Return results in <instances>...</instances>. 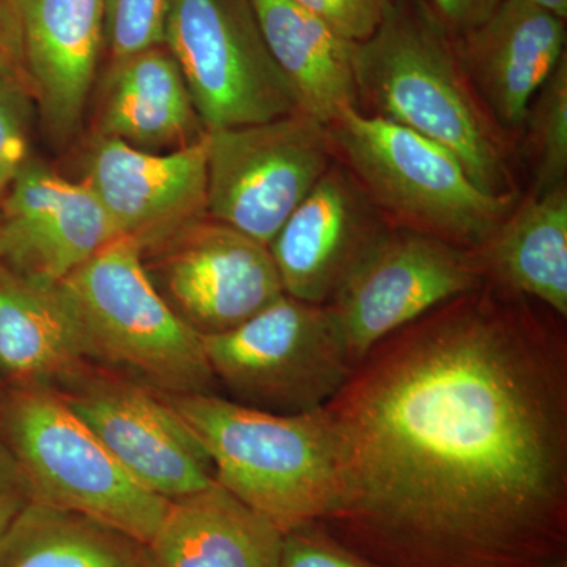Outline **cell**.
I'll return each mask as SVG.
<instances>
[{
	"label": "cell",
	"mask_w": 567,
	"mask_h": 567,
	"mask_svg": "<svg viewBox=\"0 0 567 567\" xmlns=\"http://www.w3.org/2000/svg\"><path fill=\"white\" fill-rule=\"evenodd\" d=\"M561 320L486 282L372 347L319 410V524L382 567L566 565Z\"/></svg>",
	"instance_id": "cell-1"
},
{
	"label": "cell",
	"mask_w": 567,
	"mask_h": 567,
	"mask_svg": "<svg viewBox=\"0 0 567 567\" xmlns=\"http://www.w3.org/2000/svg\"><path fill=\"white\" fill-rule=\"evenodd\" d=\"M358 99L375 115L443 145L480 188L507 192L505 153L458 62L453 39L420 0H390L369 39L354 44Z\"/></svg>",
	"instance_id": "cell-2"
},
{
	"label": "cell",
	"mask_w": 567,
	"mask_h": 567,
	"mask_svg": "<svg viewBox=\"0 0 567 567\" xmlns=\"http://www.w3.org/2000/svg\"><path fill=\"white\" fill-rule=\"evenodd\" d=\"M58 286L85 360L162 394H216L203 336L166 303L136 241L115 238Z\"/></svg>",
	"instance_id": "cell-3"
},
{
	"label": "cell",
	"mask_w": 567,
	"mask_h": 567,
	"mask_svg": "<svg viewBox=\"0 0 567 567\" xmlns=\"http://www.w3.org/2000/svg\"><path fill=\"white\" fill-rule=\"evenodd\" d=\"M163 395L210 457L215 480L284 535L324 516L333 457L319 410L275 415L218 394Z\"/></svg>",
	"instance_id": "cell-4"
},
{
	"label": "cell",
	"mask_w": 567,
	"mask_h": 567,
	"mask_svg": "<svg viewBox=\"0 0 567 567\" xmlns=\"http://www.w3.org/2000/svg\"><path fill=\"white\" fill-rule=\"evenodd\" d=\"M0 442L32 502L95 518L147 546L169 502L142 486L48 383L0 391Z\"/></svg>",
	"instance_id": "cell-5"
},
{
	"label": "cell",
	"mask_w": 567,
	"mask_h": 567,
	"mask_svg": "<svg viewBox=\"0 0 567 567\" xmlns=\"http://www.w3.org/2000/svg\"><path fill=\"white\" fill-rule=\"evenodd\" d=\"M327 130L349 173L395 227L475 251L513 208V194L484 192L454 153L399 123L350 106Z\"/></svg>",
	"instance_id": "cell-6"
},
{
	"label": "cell",
	"mask_w": 567,
	"mask_h": 567,
	"mask_svg": "<svg viewBox=\"0 0 567 567\" xmlns=\"http://www.w3.org/2000/svg\"><path fill=\"white\" fill-rule=\"evenodd\" d=\"M203 342L216 382L233 401L275 415L317 412L353 369L331 306L286 293L240 327Z\"/></svg>",
	"instance_id": "cell-7"
},
{
	"label": "cell",
	"mask_w": 567,
	"mask_h": 567,
	"mask_svg": "<svg viewBox=\"0 0 567 567\" xmlns=\"http://www.w3.org/2000/svg\"><path fill=\"white\" fill-rule=\"evenodd\" d=\"M166 47L205 132L301 112L265 43L252 0H173Z\"/></svg>",
	"instance_id": "cell-8"
},
{
	"label": "cell",
	"mask_w": 567,
	"mask_h": 567,
	"mask_svg": "<svg viewBox=\"0 0 567 567\" xmlns=\"http://www.w3.org/2000/svg\"><path fill=\"white\" fill-rule=\"evenodd\" d=\"M207 218L270 246L333 164L327 126L303 114L205 132Z\"/></svg>",
	"instance_id": "cell-9"
},
{
	"label": "cell",
	"mask_w": 567,
	"mask_h": 567,
	"mask_svg": "<svg viewBox=\"0 0 567 567\" xmlns=\"http://www.w3.org/2000/svg\"><path fill=\"white\" fill-rule=\"evenodd\" d=\"M52 386L153 494L173 502L215 481L199 440L158 391L91 361Z\"/></svg>",
	"instance_id": "cell-10"
},
{
	"label": "cell",
	"mask_w": 567,
	"mask_h": 567,
	"mask_svg": "<svg viewBox=\"0 0 567 567\" xmlns=\"http://www.w3.org/2000/svg\"><path fill=\"white\" fill-rule=\"evenodd\" d=\"M486 282L468 249L390 226L330 306L354 365L388 336Z\"/></svg>",
	"instance_id": "cell-11"
},
{
	"label": "cell",
	"mask_w": 567,
	"mask_h": 567,
	"mask_svg": "<svg viewBox=\"0 0 567 567\" xmlns=\"http://www.w3.org/2000/svg\"><path fill=\"white\" fill-rule=\"evenodd\" d=\"M145 256L166 303L203 338L240 327L284 295L270 248L210 218Z\"/></svg>",
	"instance_id": "cell-12"
},
{
	"label": "cell",
	"mask_w": 567,
	"mask_h": 567,
	"mask_svg": "<svg viewBox=\"0 0 567 567\" xmlns=\"http://www.w3.org/2000/svg\"><path fill=\"white\" fill-rule=\"evenodd\" d=\"M82 183L99 197L118 237L136 241L144 256L207 218V140L155 153L96 134Z\"/></svg>",
	"instance_id": "cell-13"
},
{
	"label": "cell",
	"mask_w": 567,
	"mask_h": 567,
	"mask_svg": "<svg viewBox=\"0 0 567 567\" xmlns=\"http://www.w3.org/2000/svg\"><path fill=\"white\" fill-rule=\"evenodd\" d=\"M2 262L32 281L54 286L118 237L84 183L66 181L29 159L0 204Z\"/></svg>",
	"instance_id": "cell-14"
},
{
	"label": "cell",
	"mask_w": 567,
	"mask_h": 567,
	"mask_svg": "<svg viewBox=\"0 0 567 567\" xmlns=\"http://www.w3.org/2000/svg\"><path fill=\"white\" fill-rule=\"evenodd\" d=\"M388 227L352 174L331 166L268 246L284 293L330 305Z\"/></svg>",
	"instance_id": "cell-15"
},
{
	"label": "cell",
	"mask_w": 567,
	"mask_h": 567,
	"mask_svg": "<svg viewBox=\"0 0 567 567\" xmlns=\"http://www.w3.org/2000/svg\"><path fill=\"white\" fill-rule=\"evenodd\" d=\"M22 65L44 128L73 136L104 51L103 0H9Z\"/></svg>",
	"instance_id": "cell-16"
},
{
	"label": "cell",
	"mask_w": 567,
	"mask_h": 567,
	"mask_svg": "<svg viewBox=\"0 0 567 567\" xmlns=\"http://www.w3.org/2000/svg\"><path fill=\"white\" fill-rule=\"evenodd\" d=\"M453 43L477 99L496 122L517 128L566 58V20L535 0H502Z\"/></svg>",
	"instance_id": "cell-17"
},
{
	"label": "cell",
	"mask_w": 567,
	"mask_h": 567,
	"mask_svg": "<svg viewBox=\"0 0 567 567\" xmlns=\"http://www.w3.org/2000/svg\"><path fill=\"white\" fill-rule=\"evenodd\" d=\"M96 134L155 153L203 140V122L166 44L111 61L100 95Z\"/></svg>",
	"instance_id": "cell-18"
},
{
	"label": "cell",
	"mask_w": 567,
	"mask_h": 567,
	"mask_svg": "<svg viewBox=\"0 0 567 567\" xmlns=\"http://www.w3.org/2000/svg\"><path fill=\"white\" fill-rule=\"evenodd\" d=\"M284 533L218 481L173 499L147 544L152 567H278Z\"/></svg>",
	"instance_id": "cell-19"
},
{
	"label": "cell",
	"mask_w": 567,
	"mask_h": 567,
	"mask_svg": "<svg viewBox=\"0 0 567 567\" xmlns=\"http://www.w3.org/2000/svg\"><path fill=\"white\" fill-rule=\"evenodd\" d=\"M260 31L300 111L322 125L358 106L354 44L292 0H252Z\"/></svg>",
	"instance_id": "cell-20"
},
{
	"label": "cell",
	"mask_w": 567,
	"mask_h": 567,
	"mask_svg": "<svg viewBox=\"0 0 567 567\" xmlns=\"http://www.w3.org/2000/svg\"><path fill=\"white\" fill-rule=\"evenodd\" d=\"M487 282L567 317V188L533 196L472 251Z\"/></svg>",
	"instance_id": "cell-21"
},
{
	"label": "cell",
	"mask_w": 567,
	"mask_h": 567,
	"mask_svg": "<svg viewBox=\"0 0 567 567\" xmlns=\"http://www.w3.org/2000/svg\"><path fill=\"white\" fill-rule=\"evenodd\" d=\"M84 361L80 328L58 284L32 281L0 260V379L54 385Z\"/></svg>",
	"instance_id": "cell-22"
},
{
	"label": "cell",
	"mask_w": 567,
	"mask_h": 567,
	"mask_svg": "<svg viewBox=\"0 0 567 567\" xmlns=\"http://www.w3.org/2000/svg\"><path fill=\"white\" fill-rule=\"evenodd\" d=\"M0 567H152L148 548L95 518L31 502L0 544Z\"/></svg>",
	"instance_id": "cell-23"
},
{
	"label": "cell",
	"mask_w": 567,
	"mask_h": 567,
	"mask_svg": "<svg viewBox=\"0 0 567 567\" xmlns=\"http://www.w3.org/2000/svg\"><path fill=\"white\" fill-rule=\"evenodd\" d=\"M529 141L536 164L535 196L566 185L567 175V58L529 104Z\"/></svg>",
	"instance_id": "cell-24"
},
{
	"label": "cell",
	"mask_w": 567,
	"mask_h": 567,
	"mask_svg": "<svg viewBox=\"0 0 567 567\" xmlns=\"http://www.w3.org/2000/svg\"><path fill=\"white\" fill-rule=\"evenodd\" d=\"M173 0H103L104 50L111 61L166 44Z\"/></svg>",
	"instance_id": "cell-25"
},
{
	"label": "cell",
	"mask_w": 567,
	"mask_h": 567,
	"mask_svg": "<svg viewBox=\"0 0 567 567\" xmlns=\"http://www.w3.org/2000/svg\"><path fill=\"white\" fill-rule=\"evenodd\" d=\"M33 104L21 81L0 74V204L31 159Z\"/></svg>",
	"instance_id": "cell-26"
},
{
	"label": "cell",
	"mask_w": 567,
	"mask_h": 567,
	"mask_svg": "<svg viewBox=\"0 0 567 567\" xmlns=\"http://www.w3.org/2000/svg\"><path fill=\"white\" fill-rule=\"evenodd\" d=\"M278 567H382L336 539L319 522L286 533Z\"/></svg>",
	"instance_id": "cell-27"
},
{
	"label": "cell",
	"mask_w": 567,
	"mask_h": 567,
	"mask_svg": "<svg viewBox=\"0 0 567 567\" xmlns=\"http://www.w3.org/2000/svg\"><path fill=\"white\" fill-rule=\"evenodd\" d=\"M328 25L360 43L379 28L388 0H292Z\"/></svg>",
	"instance_id": "cell-28"
},
{
	"label": "cell",
	"mask_w": 567,
	"mask_h": 567,
	"mask_svg": "<svg viewBox=\"0 0 567 567\" xmlns=\"http://www.w3.org/2000/svg\"><path fill=\"white\" fill-rule=\"evenodd\" d=\"M425 10L451 37L457 39L486 20L502 0H420Z\"/></svg>",
	"instance_id": "cell-29"
},
{
	"label": "cell",
	"mask_w": 567,
	"mask_h": 567,
	"mask_svg": "<svg viewBox=\"0 0 567 567\" xmlns=\"http://www.w3.org/2000/svg\"><path fill=\"white\" fill-rule=\"evenodd\" d=\"M31 502V488L20 465L0 442V544L22 509Z\"/></svg>",
	"instance_id": "cell-30"
},
{
	"label": "cell",
	"mask_w": 567,
	"mask_h": 567,
	"mask_svg": "<svg viewBox=\"0 0 567 567\" xmlns=\"http://www.w3.org/2000/svg\"><path fill=\"white\" fill-rule=\"evenodd\" d=\"M0 74L21 81L29 89L22 65L20 35L9 0H0Z\"/></svg>",
	"instance_id": "cell-31"
},
{
	"label": "cell",
	"mask_w": 567,
	"mask_h": 567,
	"mask_svg": "<svg viewBox=\"0 0 567 567\" xmlns=\"http://www.w3.org/2000/svg\"><path fill=\"white\" fill-rule=\"evenodd\" d=\"M544 9L554 11L555 14L567 20V0H535Z\"/></svg>",
	"instance_id": "cell-32"
},
{
	"label": "cell",
	"mask_w": 567,
	"mask_h": 567,
	"mask_svg": "<svg viewBox=\"0 0 567 567\" xmlns=\"http://www.w3.org/2000/svg\"><path fill=\"white\" fill-rule=\"evenodd\" d=\"M3 252V230H2V221H0V259H2Z\"/></svg>",
	"instance_id": "cell-33"
},
{
	"label": "cell",
	"mask_w": 567,
	"mask_h": 567,
	"mask_svg": "<svg viewBox=\"0 0 567 567\" xmlns=\"http://www.w3.org/2000/svg\"><path fill=\"white\" fill-rule=\"evenodd\" d=\"M559 567H567V563H566V565H561V566H559Z\"/></svg>",
	"instance_id": "cell-34"
},
{
	"label": "cell",
	"mask_w": 567,
	"mask_h": 567,
	"mask_svg": "<svg viewBox=\"0 0 567 567\" xmlns=\"http://www.w3.org/2000/svg\"><path fill=\"white\" fill-rule=\"evenodd\" d=\"M388 2H390V0H388Z\"/></svg>",
	"instance_id": "cell-35"
}]
</instances>
